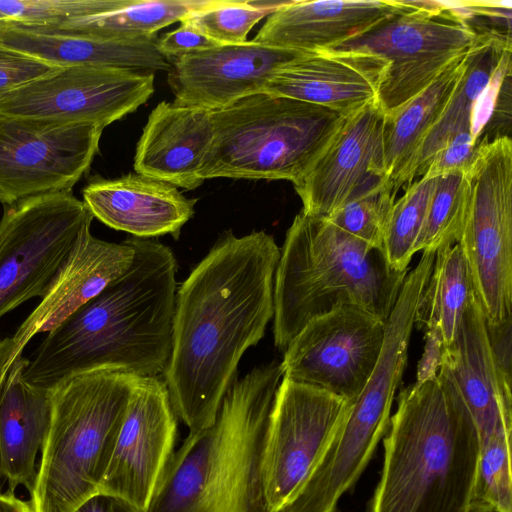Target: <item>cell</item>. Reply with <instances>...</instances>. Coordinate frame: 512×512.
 Returning <instances> with one entry per match:
<instances>
[{
	"mask_svg": "<svg viewBox=\"0 0 512 512\" xmlns=\"http://www.w3.org/2000/svg\"><path fill=\"white\" fill-rule=\"evenodd\" d=\"M511 72V37L480 34L467 65L440 117L420 145L408 172L410 185L422 176L430 158L462 131H471L482 98ZM473 134V132H472Z\"/></svg>",
	"mask_w": 512,
	"mask_h": 512,
	"instance_id": "26",
	"label": "cell"
},
{
	"mask_svg": "<svg viewBox=\"0 0 512 512\" xmlns=\"http://www.w3.org/2000/svg\"><path fill=\"white\" fill-rule=\"evenodd\" d=\"M473 295L470 271L459 244L437 249L417 307L414 327L423 330L437 328L444 347L449 346L457 336Z\"/></svg>",
	"mask_w": 512,
	"mask_h": 512,
	"instance_id": "29",
	"label": "cell"
},
{
	"mask_svg": "<svg viewBox=\"0 0 512 512\" xmlns=\"http://www.w3.org/2000/svg\"><path fill=\"white\" fill-rule=\"evenodd\" d=\"M83 202L105 225L151 239L170 234L178 239L193 217L197 199L177 187L138 173L116 179H98L83 190Z\"/></svg>",
	"mask_w": 512,
	"mask_h": 512,
	"instance_id": "23",
	"label": "cell"
},
{
	"mask_svg": "<svg viewBox=\"0 0 512 512\" xmlns=\"http://www.w3.org/2000/svg\"><path fill=\"white\" fill-rule=\"evenodd\" d=\"M511 433L500 430L480 446L470 512H512Z\"/></svg>",
	"mask_w": 512,
	"mask_h": 512,
	"instance_id": "34",
	"label": "cell"
},
{
	"mask_svg": "<svg viewBox=\"0 0 512 512\" xmlns=\"http://www.w3.org/2000/svg\"><path fill=\"white\" fill-rule=\"evenodd\" d=\"M437 178L421 177L412 182L392 206L384 229L382 251L397 271L409 270Z\"/></svg>",
	"mask_w": 512,
	"mask_h": 512,
	"instance_id": "32",
	"label": "cell"
},
{
	"mask_svg": "<svg viewBox=\"0 0 512 512\" xmlns=\"http://www.w3.org/2000/svg\"><path fill=\"white\" fill-rule=\"evenodd\" d=\"M468 175L455 173L437 178L426 217L415 244L416 252H436L458 242L468 202Z\"/></svg>",
	"mask_w": 512,
	"mask_h": 512,
	"instance_id": "31",
	"label": "cell"
},
{
	"mask_svg": "<svg viewBox=\"0 0 512 512\" xmlns=\"http://www.w3.org/2000/svg\"><path fill=\"white\" fill-rule=\"evenodd\" d=\"M287 1L213 0L209 6L190 13L180 23L193 27L218 46L242 44L261 19Z\"/></svg>",
	"mask_w": 512,
	"mask_h": 512,
	"instance_id": "33",
	"label": "cell"
},
{
	"mask_svg": "<svg viewBox=\"0 0 512 512\" xmlns=\"http://www.w3.org/2000/svg\"><path fill=\"white\" fill-rule=\"evenodd\" d=\"M407 10L399 0H288L252 40L301 53L331 50Z\"/></svg>",
	"mask_w": 512,
	"mask_h": 512,
	"instance_id": "20",
	"label": "cell"
},
{
	"mask_svg": "<svg viewBox=\"0 0 512 512\" xmlns=\"http://www.w3.org/2000/svg\"><path fill=\"white\" fill-rule=\"evenodd\" d=\"M385 322L345 304L312 319L284 350L283 378L353 401L378 361Z\"/></svg>",
	"mask_w": 512,
	"mask_h": 512,
	"instance_id": "14",
	"label": "cell"
},
{
	"mask_svg": "<svg viewBox=\"0 0 512 512\" xmlns=\"http://www.w3.org/2000/svg\"><path fill=\"white\" fill-rule=\"evenodd\" d=\"M0 220V318L41 298L93 215L71 191L4 206Z\"/></svg>",
	"mask_w": 512,
	"mask_h": 512,
	"instance_id": "9",
	"label": "cell"
},
{
	"mask_svg": "<svg viewBox=\"0 0 512 512\" xmlns=\"http://www.w3.org/2000/svg\"><path fill=\"white\" fill-rule=\"evenodd\" d=\"M386 67L384 59L369 52L302 53L279 69L265 93L348 115L377 102Z\"/></svg>",
	"mask_w": 512,
	"mask_h": 512,
	"instance_id": "18",
	"label": "cell"
},
{
	"mask_svg": "<svg viewBox=\"0 0 512 512\" xmlns=\"http://www.w3.org/2000/svg\"><path fill=\"white\" fill-rule=\"evenodd\" d=\"M213 0H101L97 13L54 28L90 37L117 40L157 39L156 33ZM51 27V26H50Z\"/></svg>",
	"mask_w": 512,
	"mask_h": 512,
	"instance_id": "28",
	"label": "cell"
},
{
	"mask_svg": "<svg viewBox=\"0 0 512 512\" xmlns=\"http://www.w3.org/2000/svg\"><path fill=\"white\" fill-rule=\"evenodd\" d=\"M486 333L493 357L503 374L511 380L512 316L496 324H487Z\"/></svg>",
	"mask_w": 512,
	"mask_h": 512,
	"instance_id": "39",
	"label": "cell"
},
{
	"mask_svg": "<svg viewBox=\"0 0 512 512\" xmlns=\"http://www.w3.org/2000/svg\"><path fill=\"white\" fill-rule=\"evenodd\" d=\"M280 248L272 235L225 232L176 292L172 352L162 373L178 418L211 426L246 350L274 316Z\"/></svg>",
	"mask_w": 512,
	"mask_h": 512,
	"instance_id": "1",
	"label": "cell"
},
{
	"mask_svg": "<svg viewBox=\"0 0 512 512\" xmlns=\"http://www.w3.org/2000/svg\"><path fill=\"white\" fill-rule=\"evenodd\" d=\"M214 136L211 111L161 101L149 114L137 142L135 173L193 190Z\"/></svg>",
	"mask_w": 512,
	"mask_h": 512,
	"instance_id": "22",
	"label": "cell"
},
{
	"mask_svg": "<svg viewBox=\"0 0 512 512\" xmlns=\"http://www.w3.org/2000/svg\"><path fill=\"white\" fill-rule=\"evenodd\" d=\"M386 432L369 512H470L480 439L445 373L404 388Z\"/></svg>",
	"mask_w": 512,
	"mask_h": 512,
	"instance_id": "3",
	"label": "cell"
},
{
	"mask_svg": "<svg viewBox=\"0 0 512 512\" xmlns=\"http://www.w3.org/2000/svg\"><path fill=\"white\" fill-rule=\"evenodd\" d=\"M61 68L0 44V97Z\"/></svg>",
	"mask_w": 512,
	"mask_h": 512,
	"instance_id": "37",
	"label": "cell"
},
{
	"mask_svg": "<svg viewBox=\"0 0 512 512\" xmlns=\"http://www.w3.org/2000/svg\"><path fill=\"white\" fill-rule=\"evenodd\" d=\"M481 142L482 139H476L471 131L458 133L430 158L421 177L437 178L455 173L468 175Z\"/></svg>",
	"mask_w": 512,
	"mask_h": 512,
	"instance_id": "36",
	"label": "cell"
},
{
	"mask_svg": "<svg viewBox=\"0 0 512 512\" xmlns=\"http://www.w3.org/2000/svg\"><path fill=\"white\" fill-rule=\"evenodd\" d=\"M103 130L0 115V202L71 191L89 170Z\"/></svg>",
	"mask_w": 512,
	"mask_h": 512,
	"instance_id": "12",
	"label": "cell"
},
{
	"mask_svg": "<svg viewBox=\"0 0 512 512\" xmlns=\"http://www.w3.org/2000/svg\"><path fill=\"white\" fill-rule=\"evenodd\" d=\"M135 376L97 368L47 388L49 424L28 502L32 512H75L98 494Z\"/></svg>",
	"mask_w": 512,
	"mask_h": 512,
	"instance_id": "6",
	"label": "cell"
},
{
	"mask_svg": "<svg viewBox=\"0 0 512 512\" xmlns=\"http://www.w3.org/2000/svg\"><path fill=\"white\" fill-rule=\"evenodd\" d=\"M439 371L459 392L477 428L480 446L500 430L512 431L511 380L493 357L475 293L456 338L443 349Z\"/></svg>",
	"mask_w": 512,
	"mask_h": 512,
	"instance_id": "21",
	"label": "cell"
},
{
	"mask_svg": "<svg viewBox=\"0 0 512 512\" xmlns=\"http://www.w3.org/2000/svg\"><path fill=\"white\" fill-rule=\"evenodd\" d=\"M396 193L387 177L374 175L326 220L353 237L382 250L384 229Z\"/></svg>",
	"mask_w": 512,
	"mask_h": 512,
	"instance_id": "30",
	"label": "cell"
},
{
	"mask_svg": "<svg viewBox=\"0 0 512 512\" xmlns=\"http://www.w3.org/2000/svg\"><path fill=\"white\" fill-rule=\"evenodd\" d=\"M126 240L134 251L131 265L48 332L25 367L29 383L47 389L97 368L162 375L172 352L176 259L157 240Z\"/></svg>",
	"mask_w": 512,
	"mask_h": 512,
	"instance_id": "2",
	"label": "cell"
},
{
	"mask_svg": "<svg viewBox=\"0 0 512 512\" xmlns=\"http://www.w3.org/2000/svg\"><path fill=\"white\" fill-rule=\"evenodd\" d=\"M469 51L456 58L424 90L393 113L385 115L383 173L396 192L407 183L414 157L463 74Z\"/></svg>",
	"mask_w": 512,
	"mask_h": 512,
	"instance_id": "27",
	"label": "cell"
},
{
	"mask_svg": "<svg viewBox=\"0 0 512 512\" xmlns=\"http://www.w3.org/2000/svg\"><path fill=\"white\" fill-rule=\"evenodd\" d=\"M28 512H32L31 508H30V510Z\"/></svg>",
	"mask_w": 512,
	"mask_h": 512,
	"instance_id": "44",
	"label": "cell"
},
{
	"mask_svg": "<svg viewBox=\"0 0 512 512\" xmlns=\"http://www.w3.org/2000/svg\"><path fill=\"white\" fill-rule=\"evenodd\" d=\"M384 122L378 102L347 115L311 170L293 185L303 204L301 211L326 219L368 179L384 175Z\"/></svg>",
	"mask_w": 512,
	"mask_h": 512,
	"instance_id": "17",
	"label": "cell"
},
{
	"mask_svg": "<svg viewBox=\"0 0 512 512\" xmlns=\"http://www.w3.org/2000/svg\"><path fill=\"white\" fill-rule=\"evenodd\" d=\"M211 114L214 136L199 173L202 181L265 179L293 185L311 170L347 117L265 92Z\"/></svg>",
	"mask_w": 512,
	"mask_h": 512,
	"instance_id": "7",
	"label": "cell"
},
{
	"mask_svg": "<svg viewBox=\"0 0 512 512\" xmlns=\"http://www.w3.org/2000/svg\"><path fill=\"white\" fill-rule=\"evenodd\" d=\"M157 39L106 40L50 26L0 20V44L58 67L102 66L135 71H167Z\"/></svg>",
	"mask_w": 512,
	"mask_h": 512,
	"instance_id": "24",
	"label": "cell"
},
{
	"mask_svg": "<svg viewBox=\"0 0 512 512\" xmlns=\"http://www.w3.org/2000/svg\"><path fill=\"white\" fill-rule=\"evenodd\" d=\"M30 508L28 502L16 497L15 494L8 491L0 493V512H28Z\"/></svg>",
	"mask_w": 512,
	"mask_h": 512,
	"instance_id": "43",
	"label": "cell"
},
{
	"mask_svg": "<svg viewBox=\"0 0 512 512\" xmlns=\"http://www.w3.org/2000/svg\"><path fill=\"white\" fill-rule=\"evenodd\" d=\"M282 378L273 361L235 379L214 423L175 450L146 512H270L261 457Z\"/></svg>",
	"mask_w": 512,
	"mask_h": 512,
	"instance_id": "4",
	"label": "cell"
},
{
	"mask_svg": "<svg viewBox=\"0 0 512 512\" xmlns=\"http://www.w3.org/2000/svg\"><path fill=\"white\" fill-rule=\"evenodd\" d=\"M133 257L127 240L107 242L94 237L90 228L84 230L40 302L11 336L10 366L36 335L50 332L99 294L128 269Z\"/></svg>",
	"mask_w": 512,
	"mask_h": 512,
	"instance_id": "19",
	"label": "cell"
},
{
	"mask_svg": "<svg viewBox=\"0 0 512 512\" xmlns=\"http://www.w3.org/2000/svg\"><path fill=\"white\" fill-rule=\"evenodd\" d=\"M14 349L11 337L0 338V388L10 369V358Z\"/></svg>",
	"mask_w": 512,
	"mask_h": 512,
	"instance_id": "42",
	"label": "cell"
},
{
	"mask_svg": "<svg viewBox=\"0 0 512 512\" xmlns=\"http://www.w3.org/2000/svg\"><path fill=\"white\" fill-rule=\"evenodd\" d=\"M477 37L471 28L450 15L446 7L439 14L408 8L331 50L369 52L387 62L377 102L384 115H389L468 52Z\"/></svg>",
	"mask_w": 512,
	"mask_h": 512,
	"instance_id": "11",
	"label": "cell"
},
{
	"mask_svg": "<svg viewBox=\"0 0 512 512\" xmlns=\"http://www.w3.org/2000/svg\"><path fill=\"white\" fill-rule=\"evenodd\" d=\"M154 92V73L69 66L0 97V115L105 128L135 112Z\"/></svg>",
	"mask_w": 512,
	"mask_h": 512,
	"instance_id": "13",
	"label": "cell"
},
{
	"mask_svg": "<svg viewBox=\"0 0 512 512\" xmlns=\"http://www.w3.org/2000/svg\"><path fill=\"white\" fill-rule=\"evenodd\" d=\"M408 271L393 269L382 250L301 211L286 232L274 277L276 348L284 352L309 321L342 304L386 321Z\"/></svg>",
	"mask_w": 512,
	"mask_h": 512,
	"instance_id": "5",
	"label": "cell"
},
{
	"mask_svg": "<svg viewBox=\"0 0 512 512\" xmlns=\"http://www.w3.org/2000/svg\"><path fill=\"white\" fill-rule=\"evenodd\" d=\"M424 331V351L417 366L415 384H422L436 377L442 363L444 344L440 331L435 327H428Z\"/></svg>",
	"mask_w": 512,
	"mask_h": 512,
	"instance_id": "40",
	"label": "cell"
},
{
	"mask_svg": "<svg viewBox=\"0 0 512 512\" xmlns=\"http://www.w3.org/2000/svg\"><path fill=\"white\" fill-rule=\"evenodd\" d=\"M177 415L160 376H135L126 413L98 493L146 512L175 452Z\"/></svg>",
	"mask_w": 512,
	"mask_h": 512,
	"instance_id": "15",
	"label": "cell"
},
{
	"mask_svg": "<svg viewBox=\"0 0 512 512\" xmlns=\"http://www.w3.org/2000/svg\"><path fill=\"white\" fill-rule=\"evenodd\" d=\"M75 512H142L129 502L105 494H96Z\"/></svg>",
	"mask_w": 512,
	"mask_h": 512,
	"instance_id": "41",
	"label": "cell"
},
{
	"mask_svg": "<svg viewBox=\"0 0 512 512\" xmlns=\"http://www.w3.org/2000/svg\"><path fill=\"white\" fill-rule=\"evenodd\" d=\"M101 0H0V20L56 27L95 14Z\"/></svg>",
	"mask_w": 512,
	"mask_h": 512,
	"instance_id": "35",
	"label": "cell"
},
{
	"mask_svg": "<svg viewBox=\"0 0 512 512\" xmlns=\"http://www.w3.org/2000/svg\"><path fill=\"white\" fill-rule=\"evenodd\" d=\"M301 52L253 40L172 58L167 81L173 102L216 111L263 93L279 69Z\"/></svg>",
	"mask_w": 512,
	"mask_h": 512,
	"instance_id": "16",
	"label": "cell"
},
{
	"mask_svg": "<svg viewBox=\"0 0 512 512\" xmlns=\"http://www.w3.org/2000/svg\"><path fill=\"white\" fill-rule=\"evenodd\" d=\"M350 402L323 389L282 378L261 457L270 512H282L318 465Z\"/></svg>",
	"mask_w": 512,
	"mask_h": 512,
	"instance_id": "10",
	"label": "cell"
},
{
	"mask_svg": "<svg viewBox=\"0 0 512 512\" xmlns=\"http://www.w3.org/2000/svg\"><path fill=\"white\" fill-rule=\"evenodd\" d=\"M27 363L28 358L18 357L0 388V476L9 493L24 487L30 495L48 429L49 400L46 388L25 379Z\"/></svg>",
	"mask_w": 512,
	"mask_h": 512,
	"instance_id": "25",
	"label": "cell"
},
{
	"mask_svg": "<svg viewBox=\"0 0 512 512\" xmlns=\"http://www.w3.org/2000/svg\"><path fill=\"white\" fill-rule=\"evenodd\" d=\"M156 45L160 53L168 59L218 46L185 23L157 38Z\"/></svg>",
	"mask_w": 512,
	"mask_h": 512,
	"instance_id": "38",
	"label": "cell"
},
{
	"mask_svg": "<svg viewBox=\"0 0 512 512\" xmlns=\"http://www.w3.org/2000/svg\"><path fill=\"white\" fill-rule=\"evenodd\" d=\"M458 239L487 324L512 316V142L482 140Z\"/></svg>",
	"mask_w": 512,
	"mask_h": 512,
	"instance_id": "8",
	"label": "cell"
}]
</instances>
